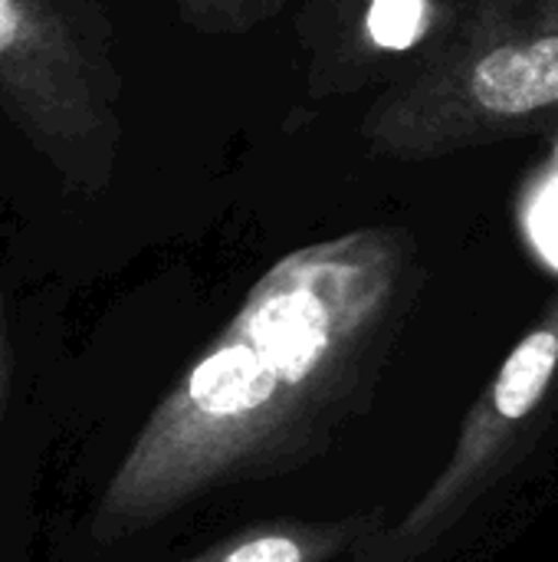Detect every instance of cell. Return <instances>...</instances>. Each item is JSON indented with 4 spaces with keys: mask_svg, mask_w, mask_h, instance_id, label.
I'll return each mask as SVG.
<instances>
[{
    "mask_svg": "<svg viewBox=\"0 0 558 562\" xmlns=\"http://www.w3.org/2000/svg\"><path fill=\"white\" fill-rule=\"evenodd\" d=\"M408 260L395 227L280 257L145 422L95 507V540L135 537L197 494L266 468L339 405L395 310Z\"/></svg>",
    "mask_w": 558,
    "mask_h": 562,
    "instance_id": "6da1fadb",
    "label": "cell"
},
{
    "mask_svg": "<svg viewBox=\"0 0 558 562\" xmlns=\"http://www.w3.org/2000/svg\"><path fill=\"white\" fill-rule=\"evenodd\" d=\"M391 161H431L513 138L558 142V0H460L444 36L362 115Z\"/></svg>",
    "mask_w": 558,
    "mask_h": 562,
    "instance_id": "7a4b0ae2",
    "label": "cell"
},
{
    "mask_svg": "<svg viewBox=\"0 0 558 562\" xmlns=\"http://www.w3.org/2000/svg\"><path fill=\"white\" fill-rule=\"evenodd\" d=\"M0 112L66 188L109 184L122 76L112 26L92 0H0Z\"/></svg>",
    "mask_w": 558,
    "mask_h": 562,
    "instance_id": "3957f363",
    "label": "cell"
},
{
    "mask_svg": "<svg viewBox=\"0 0 558 562\" xmlns=\"http://www.w3.org/2000/svg\"><path fill=\"white\" fill-rule=\"evenodd\" d=\"M558 372V300L543 316V323L526 333L516 349L500 366L493 385L487 395L474 405L470 418L460 428V441L441 471V477L431 484L424 501L408 514V520L398 527L395 543H421L424 533H431L437 524L451 517V510L474 491V484L483 477V471L500 458L506 438L513 428H520L546 398L553 379Z\"/></svg>",
    "mask_w": 558,
    "mask_h": 562,
    "instance_id": "277c9868",
    "label": "cell"
},
{
    "mask_svg": "<svg viewBox=\"0 0 558 562\" xmlns=\"http://www.w3.org/2000/svg\"><path fill=\"white\" fill-rule=\"evenodd\" d=\"M516 227L526 250L558 273V142L523 181L516 198Z\"/></svg>",
    "mask_w": 558,
    "mask_h": 562,
    "instance_id": "5b68a950",
    "label": "cell"
},
{
    "mask_svg": "<svg viewBox=\"0 0 558 562\" xmlns=\"http://www.w3.org/2000/svg\"><path fill=\"white\" fill-rule=\"evenodd\" d=\"M342 530H260L234 537L184 562H319L335 553Z\"/></svg>",
    "mask_w": 558,
    "mask_h": 562,
    "instance_id": "8992f818",
    "label": "cell"
},
{
    "mask_svg": "<svg viewBox=\"0 0 558 562\" xmlns=\"http://www.w3.org/2000/svg\"><path fill=\"white\" fill-rule=\"evenodd\" d=\"M286 0H174L181 20L204 36H240L270 23Z\"/></svg>",
    "mask_w": 558,
    "mask_h": 562,
    "instance_id": "52a82bcc",
    "label": "cell"
},
{
    "mask_svg": "<svg viewBox=\"0 0 558 562\" xmlns=\"http://www.w3.org/2000/svg\"><path fill=\"white\" fill-rule=\"evenodd\" d=\"M7 385H10V349H7V333H3V319H0V422H3V408H7Z\"/></svg>",
    "mask_w": 558,
    "mask_h": 562,
    "instance_id": "ba28073f",
    "label": "cell"
}]
</instances>
